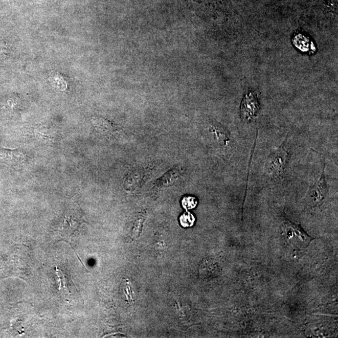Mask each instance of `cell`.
Segmentation results:
<instances>
[{
  "label": "cell",
  "mask_w": 338,
  "mask_h": 338,
  "mask_svg": "<svg viewBox=\"0 0 338 338\" xmlns=\"http://www.w3.org/2000/svg\"><path fill=\"white\" fill-rule=\"evenodd\" d=\"M288 153L285 148L281 146L275 150L268 157L266 163V172L272 179L278 178L286 166Z\"/></svg>",
  "instance_id": "obj_1"
},
{
  "label": "cell",
  "mask_w": 338,
  "mask_h": 338,
  "mask_svg": "<svg viewBox=\"0 0 338 338\" xmlns=\"http://www.w3.org/2000/svg\"><path fill=\"white\" fill-rule=\"evenodd\" d=\"M284 233L286 240L294 248H305L311 241V237L299 226L290 222L284 223Z\"/></svg>",
  "instance_id": "obj_2"
},
{
  "label": "cell",
  "mask_w": 338,
  "mask_h": 338,
  "mask_svg": "<svg viewBox=\"0 0 338 338\" xmlns=\"http://www.w3.org/2000/svg\"><path fill=\"white\" fill-rule=\"evenodd\" d=\"M259 109L258 100L252 92L245 95L241 106V117L245 121L251 120L256 116Z\"/></svg>",
  "instance_id": "obj_3"
},
{
  "label": "cell",
  "mask_w": 338,
  "mask_h": 338,
  "mask_svg": "<svg viewBox=\"0 0 338 338\" xmlns=\"http://www.w3.org/2000/svg\"><path fill=\"white\" fill-rule=\"evenodd\" d=\"M328 193V187L324 176L323 170L321 178L315 181L313 186L311 187L309 197L311 203L314 205L320 204L325 199Z\"/></svg>",
  "instance_id": "obj_4"
},
{
  "label": "cell",
  "mask_w": 338,
  "mask_h": 338,
  "mask_svg": "<svg viewBox=\"0 0 338 338\" xmlns=\"http://www.w3.org/2000/svg\"><path fill=\"white\" fill-rule=\"evenodd\" d=\"M24 160L23 152L18 150H0V163L14 166L21 164Z\"/></svg>",
  "instance_id": "obj_5"
},
{
  "label": "cell",
  "mask_w": 338,
  "mask_h": 338,
  "mask_svg": "<svg viewBox=\"0 0 338 338\" xmlns=\"http://www.w3.org/2000/svg\"><path fill=\"white\" fill-rule=\"evenodd\" d=\"M180 223L183 227H189L193 226L195 223V218L193 214L186 212L180 217Z\"/></svg>",
  "instance_id": "obj_6"
},
{
  "label": "cell",
  "mask_w": 338,
  "mask_h": 338,
  "mask_svg": "<svg viewBox=\"0 0 338 338\" xmlns=\"http://www.w3.org/2000/svg\"><path fill=\"white\" fill-rule=\"evenodd\" d=\"M56 273L58 277V283H59V290H68V279L66 277V275L59 268H56Z\"/></svg>",
  "instance_id": "obj_7"
},
{
  "label": "cell",
  "mask_w": 338,
  "mask_h": 338,
  "mask_svg": "<svg viewBox=\"0 0 338 338\" xmlns=\"http://www.w3.org/2000/svg\"><path fill=\"white\" fill-rule=\"evenodd\" d=\"M197 203L198 202L193 197H185L182 201L183 207L186 210L194 209L196 207Z\"/></svg>",
  "instance_id": "obj_8"
}]
</instances>
